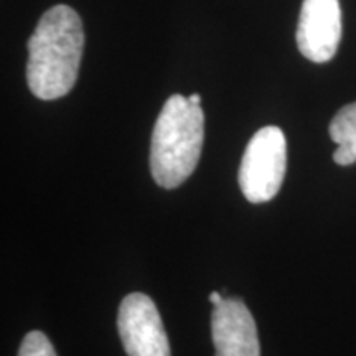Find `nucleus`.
Segmentation results:
<instances>
[{
    "label": "nucleus",
    "mask_w": 356,
    "mask_h": 356,
    "mask_svg": "<svg viewBox=\"0 0 356 356\" xmlns=\"http://www.w3.org/2000/svg\"><path fill=\"white\" fill-rule=\"evenodd\" d=\"M19 356H56V351L44 333L30 332L22 341Z\"/></svg>",
    "instance_id": "obj_8"
},
{
    "label": "nucleus",
    "mask_w": 356,
    "mask_h": 356,
    "mask_svg": "<svg viewBox=\"0 0 356 356\" xmlns=\"http://www.w3.org/2000/svg\"><path fill=\"white\" fill-rule=\"evenodd\" d=\"M84 50L83 22L73 8L55 6L40 19L29 40L26 83L43 101L63 97L78 79Z\"/></svg>",
    "instance_id": "obj_1"
},
{
    "label": "nucleus",
    "mask_w": 356,
    "mask_h": 356,
    "mask_svg": "<svg viewBox=\"0 0 356 356\" xmlns=\"http://www.w3.org/2000/svg\"><path fill=\"white\" fill-rule=\"evenodd\" d=\"M204 140V114L188 97L173 95L160 111L152 132L150 170L162 188H177L198 165Z\"/></svg>",
    "instance_id": "obj_2"
},
{
    "label": "nucleus",
    "mask_w": 356,
    "mask_h": 356,
    "mask_svg": "<svg viewBox=\"0 0 356 356\" xmlns=\"http://www.w3.org/2000/svg\"><path fill=\"white\" fill-rule=\"evenodd\" d=\"M222 300H225V299H222L220 292H211V293H210V302H211L213 305H220Z\"/></svg>",
    "instance_id": "obj_9"
},
{
    "label": "nucleus",
    "mask_w": 356,
    "mask_h": 356,
    "mask_svg": "<svg viewBox=\"0 0 356 356\" xmlns=\"http://www.w3.org/2000/svg\"><path fill=\"white\" fill-rule=\"evenodd\" d=\"M118 330L127 356H172L157 307L145 293L124 297L118 312Z\"/></svg>",
    "instance_id": "obj_4"
},
{
    "label": "nucleus",
    "mask_w": 356,
    "mask_h": 356,
    "mask_svg": "<svg viewBox=\"0 0 356 356\" xmlns=\"http://www.w3.org/2000/svg\"><path fill=\"white\" fill-rule=\"evenodd\" d=\"M188 101L193 102V104H200V102H202V97H200V95H191L188 96Z\"/></svg>",
    "instance_id": "obj_10"
},
{
    "label": "nucleus",
    "mask_w": 356,
    "mask_h": 356,
    "mask_svg": "<svg viewBox=\"0 0 356 356\" xmlns=\"http://www.w3.org/2000/svg\"><path fill=\"white\" fill-rule=\"evenodd\" d=\"M287 168V142L275 126L257 131L244 150L239 186L251 203L270 202L279 193Z\"/></svg>",
    "instance_id": "obj_3"
},
{
    "label": "nucleus",
    "mask_w": 356,
    "mask_h": 356,
    "mask_svg": "<svg viewBox=\"0 0 356 356\" xmlns=\"http://www.w3.org/2000/svg\"><path fill=\"white\" fill-rule=\"evenodd\" d=\"M328 132L338 145L333 160L341 167L353 165L356 162V102L338 111L332 119Z\"/></svg>",
    "instance_id": "obj_7"
},
{
    "label": "nucleus",
    "mask_w": 356,
    "mask_h": 356,
    "mask_svg": "<svg viewBox=\"0 0 356 356\" xmlns=\"http://www.w3.org/2000/svg\"><path fill=\"white\" fill-rule=\"evenodd\" d=\"M211 335L216 356H261L256 322L239 299H225L215 305Z\"/></svg>",
    "instance_id": "obj_6"
},
{
    "label": "nucleus",
    "mask_w": 356,
    "mask_h": 356,
    "mask_svg": "<svg viewBox=\"0 0 356 356\" xmlns=\"http://www.w3.org/2000/svg\"><path fill=\"white\" fill-rule=\"evenodd\" d=\"M296 38L307 60L314 63L330 61L341 40L340 0H304Z\"/></svg>",
    "instance_id": "obj_5"
}]
</instances>
